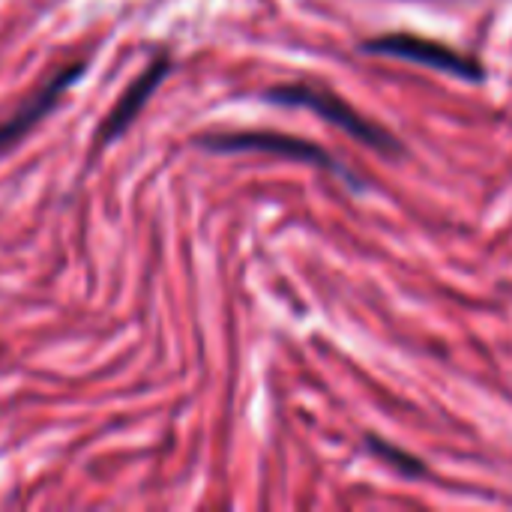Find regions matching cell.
Here are the masks:
<instances>
[{
    "label": "cell",
    "mask_w": 512,
    "mask_h": 512,
    "mask_svg": "<svg viewBox=\"0 0 512 512\" xmlns=\"http://www.w3.org/2000/svg\"><path fill=\"white\" fill-rule=\"evenodd\" d=\"M267 102L282 105V108H306L312 114H318L321 120L333 123L336 129H342L345 135H351L354 141L366 144L369 150L390 156V159H402L405 156V144L381 123H375L372 117L360 114L348 99H342L339 93H333L324 84L315 81H288L279 87H270L261 93Z\"/></svg>",
    "instance_id": "cell-1"
},
{
    "label": "cell",
    "mask_w": 512,
    "mask_h": 512,
    "mask_svg": "<svg viewBox=\"0 0 512 512\" xmlns=\"http://www.w3.org/2000/svg\"><path fill=\"white\" fill-rule=\"evenodd\" d=\"M198 147L204 150H213V153H270V156H282V159H291V162H306V165H315V168H324V171H333L336 177H342L351 189L363 192L369 189L363 180H357V174L339 162L327 147L315 144V141H306V138H297V135H282V132H270V129H252V132H210V135H201L195 141Z\"/></svg>",
    "instance_id": "cell-2"
},
{
    "label": "cell",
    "mask_w": 512,
    "mask_h": 512,
    "mask_svg": "<svg viewBox=\"0 0 512 512\" xmlns=\"http://www.w3.org/2000/svg\"><path fill=\"white\" fill-rule=\"evenodd\" d=\"M360 51L363 54H381V57H396V60H408V63H420V66H429V69H438V72H447L453 78H462V81H471V84H480L486 78V66L447 45V42H438V39H426V36H417V33H381V36H372V39H363L360 42Z\"/></svg>",
    "instance_id": "cell-3"
},
{
    "label": "cell",
    "mask_w": 512,
    "mask_h": 512,
    "mask_svg": "<svg viewBox=\"0 0 512 512\" xmlns=\"http://www.w3.org/2000/svg\"><path fill=\"white\" fill-rule=\"evenodd\" d=\"M84 72V63H72V66H63L57 75H51L33 96H27L21 105H18V111L12 114V117H6L3 123H0V153L3 150H9L12 144H18L51 108H54V102L69 90V84L78 78Z\"/></svg>",
    "instance_id": "cell-4"
},
{
    "label": "cell",
    "mask_w": 512,
    "mask_h": 512,
    "mask_svg": "<svg viewBox=\"0 0 512 512\" xmlns=\"http://www.w3.org/2000/svg\"><path fill=\"white\" fill-rule=\"evenodd\" d=\"M168 69H171V60L168 57H156L129 87H126V93L117 99V105L111 108V114L102 120V126H99V144H105V141H114V138H120L126 129H129V123L141 114V108H144V102L156 93V87L162 84V78L168 75Z\"/></svg>",
    "instance_id": "cell-5"
},
{
    "label": "cell",
    "mask_w": 512,
    "mask_h": 512,
    "mask_svg": "<svg viewBox=\"0 0 512 512\" xmlns=\"http://www.w3.org/2000/svg\"><path fill=\"white\" fill-rule=\"evenodd\" d=\"M363 441H366V450L372 456H378L381 462H387L396 474H402L408 480H426L429 477V465L420 456H414V453H408V450H402V447H396L378 435H366Z\"/></svg>",
    "instance_id": "cell-6"
}]
</instances>
